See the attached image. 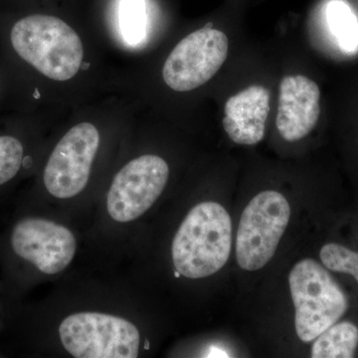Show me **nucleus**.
<instances>
[{"label":"nucleus","instance_id":"obj_12","mask_svg":"<svg viewBox=\"0 0 358 358\" xmlns=\"http://www.w3.org/2000/svg\"><path fill=\"white\" fill-rule=\"evenodd\" d=\"M358 346V327L352 322H336L315 339L313 358H352Z\"/></svg>","mask_w":358,"mask_h":358},{"label":"nucleus","instance_id":"obj_2","mask_svg":"<svg viewBox=\"0 0 358 358\" xmlns=\"http://www.w3.org/2000/svg\"><path fill=\"white\" fill-rule=\"evenodd\" d=\"M232 247L229 213L217 202L195 205L186 215L173 242V261L179 275L202 279L221 270Z\"/></svg>","mask_w":358,"mask_h":358},{"label":"nucleus","instance_id":"obj_10","mask_svg":"<svg viewBox=\"0 0 358 358\" xmlns=\"http://www.w3.org/2000/svg\"><path fill=\"white\" fill-rule=\"evenodd\" d=\"M320 115V90L303 75L282 78L279 88L275 127L287 141L303 140L317 126Z\"/></svg>","mask_w":358,"mask_h":358},{"label":"nucleus","instance_id":"obj_13","mask_svg":"<svg viewBox=\"0 0 358 358\" xmlns=\"http://www.w3.org/2000/svg\"><path fill=\"white\" fill-rule=\"evenodd\" d=\"M327 22L336 41L348 53L358 50V20L350 7L341 1L333 0L327 6Z\"/></svg>","mask_w":358,"mask_h":358},{"label":"nucleus","instance_id":"obj_7","mask_svg":"<svg viewBox=\"0 0 358 358\" xmlns=\"http://www.w3.org/2000/svg\"><path fill=\"white\" fill-rule=\"evenodd\" d=\"M100 140L98 129L91 122H80L70 129L45 166L43 181L47 192L60 199H71L83 192Z\"/></svg>","mask_w":358,"mask_h":358},{"label":"nucleus","instance_id":"obj_6","mask_svg":"<svg viewBox=\"0 0 358 358\" xmlns=\"http://www.w3.org/2000/svg\"><path fill=\"white\" fill-rule=\"evenodd\" d=\"M228 52L229 40L220 30L206 25L190 33L166 58L162 68L164 83L176 92L199 88L217 74Z\"/></svg>","mask_w":358,"mask_h":358},{"label":"nucleus","instance_id":"obj_9","mask_svg":"<svg viewBox=\"0 0 358 358\" xmlns=\"http://www.w3.org/2000/svg\"><path fill=\"white\" fill-rule=\"evenodd\" d=\"M11 246L16 255L33 264L40 272L55 275L72 262L77 241L65 226L47 219L27 218L14 227Z\"/></svg>","mask_w":358,"mask_h":358},{"label":"nucleus","instance_id":"obj_15","mask_svg":"<svg viewBox=\"0 0 358 358\" xmlns=\"http://www.w3.org/2000/svg\"><path fill=\"white\" fill-rule=\"evenodd\" d=\"M320 260L327 270L352 275L358 284V253L338 243L324 245L320 252Z\"/></svg>","mask_w":358,"mask_h":358},{"label":"nucleus","instance_id":"obj_11","mask_svg":"<svg viewBox=\"0 0 358 358\" xmlns=\"http://www.w3.org/2000/svg\"><path fill=\"white\" fill-rule=\"evenodd\" d=\"M270 98L267 88L252 85L226 101L222 124L231 141L238 145H254L263 140Z\"/></svg>","mask_w":358,"mask_h":358},{"label":"nucleus","instance_id":"obj_8","mask_svg":"<svg viewBox=\"0 0 358 358\" xmlns=\"http://www.w3.org/2000/svg\"><path fill=\"white\" fill-rule=\"evenodd\" d=\"M169 176V164L159 155H141L129 162L110 185L107 197L110 217L122 223L140 218L159 199Z\"/></svg>","mask_w":358,"mask_h":358},{"label":"nucleus","instance_id":"obj_14","mask_svg":"<svg viewBox=\"0 0 358 358\" xmlns=\"http://www.w3.org/2000/svg\"><path fill=\"white\" fill-rule=\"evenodd\" d=\"M24 159L22 141L13 134H0V186L17 176Z\"/></svg>","mask_w":358,"mask_h":358},{"label":"nucleus","instance_id":"obj_1","mask_svg":"<svg viewBox=\"0 0 358 358\" xmlns=\"http://www.w3.org/2000/svg\"><path fill=\"white\" fill-rule=\"evenodd\" d=\"M6 41L14 57L53 81L72 79L83 63L81 38L56 16L41 13L21 16L9 27Z\"/></svg>","mask_w":358,"mask_h":358},{"label":"nucleus","instance_id":"obj_4","mask_svg":"<svg viewBox=\"0 0 358 358\" xmlns=\"http://www.w3.org/2000/svg\"><path fill=\"white\" fill-rule=\"evenodd\" d=\"M61 343L76 358H136L141 334L133 322L108 313L85 312L66 317Z\"/></svg>","mask_w":358,"mask_h":358},{"label":"nucleus","instance_id":"obj_16","mask_svg":"<svg viewBox=\"0 0 358 358\" xmlns=\"http://www.w3.org/2000/svg\"><path fill=\"white\" fill-rule=\"evenodd\" d=\"M121 30L129 44L138 43L145 35V15L143 0H122Z\"/></svg>","mask_w":358,"mask_h":358},{"label":"nucleus","instance_id":"obj_3","mask_svg":"<svg viewBox=\"0 0 358 358\" xmlns=\"http://www.w3.org/2000/svg\"><path fill=\"white\" fill-rule=\"evenodd\" d=\"M294 327L303 343L315 341L338 322L348 308V296L324 266L313 259L296 264L289 275Z\"/></svg>","mask_w":358,"mask_h":358},{"label":"nucleus","instance_id":"obj_5","mask_svg":"<svg viewBox=\"0 0 358 358\" xmlns=\"http://www.w3.org/2000/svg\"><path fill=\"white\" fill-rule=\"evenodd\" d=\"M291 217L284 195L267 190L256 195L242 213L236 238L238 265L260 270L274 257Z\"/></svg>","mask_w":358,"mask_h":358}]
</instances>
